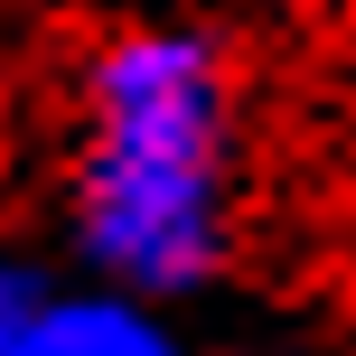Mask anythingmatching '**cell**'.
<instances>
[{
    "instance_id": "1",
    "label": "cell",
    "mask_w": 356,
    "mask_h": 356,
    "mask_svg": "<svg viewBox=\"0 0 356 356\" xmlns=\"http://www.w3.org/2000/svg\"><path fill=\"white\" fill-rule=\"evenodd\" d=\"M85 244L122 282L178 291L225 244V94L197 38H122L94 66Z\"/></svg>"
},
{
    "instance_id": "2",
    "label": "cell",
    "mask_w": 356,
    "mask_h": 356,
    "mask_svg": "<svg viewBox=\"0 0 356 356\" xmlns=\"http://www.w3.org/2000/svg\"><path fill=\"white\" fill-rule=\"evenodd\" d=\"M19 356H169V347L122 309H47V319H29Z\"/></svg>"
},
{
    "instance_id": "3",
    "label": "cell",
    "mask_w": 356,
    "mask_h": 356,
    "mask_svg": "<svg viewBox=\"0 0 356 356\" xmlns=\"http://www.w3.org/2000/svg\"><path fill=\"white\" fill-rule=\"evenodd\" d=\"M19 347H29V309H19L10 282H0V356H19Z\"/></svg>"
}]
</instances>
